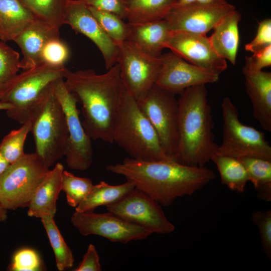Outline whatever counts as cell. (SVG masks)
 <instances>
[{"instance_id": "277c9868", "label": "cell", "mask_w": 271, "mask_h": 271, "mask_svg": "<svg viewBox=\"0 0 271 271\" xmlns=\"http://www.w3.org/2000/svg\"><path fill=\"white\" fill-rule=\"evenodd\" d=\"M29 121L35 144V153L43 165L50 169L64 156L68 137L65 116L55 94L53 83L31 108Z\"/></svg>"}, {"instance_id": "44dd1931", "label": "cell", "mask_w": 271, "mask_h": 271, "mask_svg": "<svg viewBox=\"0 0 271 271\" xmlns=\"http://www.w3.org/2000/svg\"><path fill=\"white\" fill-rule=\"evenodd\" d=\"M63 166L57 163L36 189L28 207V215L41 218L48 215L54 217L56 202L61 190Z\"/></svg>"}, {"instance_id": "7bdbcfd3", "label": "cell", "mask_w": 271, "mask_h": 271, "mask_svg": "<svg viewBox=\"0 0 271 271\" xmlns=\"http://www.w3.org/2000/svg\"><path fill=\"white\" fill-rule=\"evenodd\" d=\"M13 108L11 103L7 102L0 101V110H8Z\"/></svg>"}, {"instance_id": "ee69618b", "label": "cell", "mask_w": 271, "mask_h": 271, "mask_svg": "<svg viewBox=\"0 0 271 271\" xmlns=\"http://www.w3.org/2000/svg\"><path fill=\"white\" fill-rule=\"evenodd\" d=\"M196 0H178L175 6H182L195 2Z\"/></svg>"}, {"instance_id": "4dcf8cb0", "label": "cell", "mask_w": 271, "mask_h": 271, "mask_svg": "<svg viewBox=\"0 0 271 271\" xmlns=\"http://www.w3.org/2000/svg\"><path fill=\"white\" fill-rule=\"evenodd\" d=\"M31 128V124L28 121L23 124L19 129L10 132L0 143V152L10 164L18 161L25 154L24 145Z\"/></svg>"}, {"instance_id": "e0dca14e", "label": "cell", "mask_w": 271, "mask_h": 271, "mask_svg": "<svg viewBox=\"0 0 271 271\" xmlns=\"http://www.w3.org/2000/svg\"><path fill=\"white\" fill-rule=\"evenodd\" d=\"M162 68L156 84L175 94L218 81L219 75L197 67L172 52L162 54Z\"/></svg>"}, {"instance_id": "8fae6325", "label": "cell", "mask_w": 271, "mask_h": 271, "mask_svg": "<svg viewBox=\"0 0 271 271\" xmlns=\"http://www.w3.org/2000/svg\"><path fill=\"white\" fill-rule=\"evenodd\" d=\"M117 46L116 63L121 80L126 90L138 100L156 84L162 68L161 57L151 56L128 41Z\"/></svg>"}, {"instance_id": "d4e9b609", "label": "cell", "mask_w": 271, "mask_h": 271, "mask_svg": "<svg viewBox=\"0 0 271 271\" xmlns=\"http://www.w3.org/2000/svg\"><path fill=\"white\" fill-rule=\"evenodd\" d=\"M128 23L164 20L178 0H125Z\"/></svg>"}, {"instance_id": "7c38bea8", "label": "cell", "mask_w": 271, "mask_h": 271, "mask_svg": "<svg viewBox=\"0 0 271 271\" xmlns=\"http://www.w3.org/2000/svg\"><path fill=\"white\" fill-rule=\"evenodd\" d=\"M106 207L107 212L152 233L167 234L175 230L174 225L168 219L161 206L136 188L121 200Z\"/></svg>"}, {"instance_id": "836d02e7", "label": "cell", "mask_w": 271, "mask_h": 271, "mask_svg": "<svg viewBox=\"0 0 271 271\" xmlns=\"http://www.w3.org/2000/svg\"><path fill=\"white\" fill-rule=\"evenodd\" d=\"M70 56V50L60 37L49 40L44 46L40 55L41 64L53 66H64Z\"/></svg>"}, {"instance_id": "52a82bcc", "label": "cell", "mask_w": 271, "mask_h": 271, "mask_svg": "<svg viewBox=\"0 0 271 271\" xmlns=\"http://www.w3.org/2000/svg\"><path fill=\"white\" fill-rule=\"evenodd\" d=\"M50 170L35 153L25 154L0 176V204L7 210L28 207Z\"/></svg>"}, {"instance_id": "f546056e", "label": "cell", "mask_w": 271, "mask_h": 271, "mask_svg": "<svg viewBox=\"0 0 271 271\" xmlns=\"http://www.w3.org/2000/svg\"><path fill=\"white\" fill-rule=\"evenodd\" d=\"M88 7L103 32L115 45L127 40L129 31L127 22L113 13Z\"/></svg>"}, {"instance_id": "60d3db41", "label": "cell", "mask_w": 271, "mask_h": 271, "mask_svg": "<svg viewBox=\"0 0 271 271\" xmlns=\"http://www.w3.org/2000/svg\"><path fill=\"white\" fill-rule=\"evenodd\" d=\"M10 164L3 157L0 152V176L7 170Z\"/></svg>"}, {"instance_id": "8992f818", "label": "cell", "mask_w": 271, "mask_h": 271, "mask_svg": "<svg viewBox=\"0 0 271 271\" xmlns=\"http://www.w3.org/2000/svg\"><path fill=\"white\" fill-rule=\"evenodd\" d=\"M69 71L65 66L41 63L17 74L0 95V101L13 105L6 110L8 116L22 124L28 121L31 108L44 91L56 80L65 79Z\"/></svg>"}, {"instance_id": "603a6c76", "label": "cell", "mask_w": 271, "mask_h": 271, "mask_svg": "<svg viewBox=\"0 0 271 271\" xmlns=\"http://www.w3.org/2000/svg\"><path fill=\"white\" fill-rule=\"evenodd\" d=\"M34 19L20 0H0V39L14 41Z\"/></svg>"}, {"instance_id": "f6af8a7d", "label": "cell", "mask_w": 271, "mask_h": 271, "mask_svg": "<svg viewBox=\"0 0 271 271\" xmlns=\"http://www.w3.org/2000/svg\"><path fill=\"white\" fill-rule=\"evenodd\" d=\"M223 0H196L195 2L200 4H209L221 2Z\"/></svg>"}, {"instance_id": "ba28073f", "label": "cell", "mask_w": 271, "mask_h": 271, "mask_svg": "<svg viewBox=\"0 0 271 271\" xmlns=\"http://www.w3.org/2000/svg\"><path fill=\"white\" fill-rule=\"evenodd\" d=\"M223 120L222 144L215 154L236 158L253 157L271 160V146L263 132L243 124L237 107L225 97L221 103Z\"/></svg>"}, {"instance_id": "e575fe53", "label": "cell", "mask_w": 271, "mask_h": 271, "mask_svg": "<svg viewBox=\"0 0 271 271\" xmlns=\"http://www.w3.org/2000/svg\"><path fill=\"white\" fill-rule=\"evenodd\" d=\"M253 223L258 227L260 241L267 257H271V210L256 211L252 214Z\"/></svg>"}, {"instance_id": "ffe728a7", "label": "cell", "mask_w": 271, "mask_h": 271, "mask_svg": "<svg viewBox=\"0 0 271 271\" xmlns=\"http://www.w3.org/2000/svg\"><path fill=\"white\" fill-rule=\"evenodd\" d=\"M128 23L129 31L126 41L151 56L161 57L172 31L167 21L164 19L143 23Z\"/></svg>"}, {"instance_id": "d590c367", "label": "cell", "mask_w": 271, "mask_h": 271, "mask_svg": "<svg viewBox=\"0 0 271 271\" xmlns=\"http://www.w3.org/2000/svg\"><path fill=\"white\" fill-rule=\"evenodd\" d=\"M41 266V260L37 253L33 249L24 248L18 251L14 255L9 269L12 271H35Z\"/></svg>"}, {"instance_id": "f35d334b", "label": "cell", "mask_w": 271, "mask_h": 271, "mask_svg": "<svg viewBox=\"0 0 271 271\" xmlns=\"http://www.w3.org/2000/svg\"><path fill=\"white\" fill-rule=\"evenodd\" d=\"M270 65L271 45H269L253 53L250 56H246L243 69L251 71H259Z\"/></svg>"}, {"instance_id": "9c48e42d", "label": "cell", "mask_w": 271, "mask_h": 271, "mask_svg": "<svg viewBox=\"0 0 271 271\" xmlns=\"http://www.w3.org/2000/svg\"><path fill=\"white\" fill-rule=\"evenodd\" d=\"M175 95L155 84L137 100L157 132L163 149L172 160L178 144L179 108Z\"/></svg>"}, {"instance_id": "2e32d148", "label": "cell", "mask_w": 271, "mask_h": 271, "mask_svg": "<svg viewBox=\"0 0 271 271\" xmlns=\"http://www.w3.org/2000/svg\"><path fill=\"white\" fill-rule=\"evenodd\" d=\"M64 24L70 26L75 32L84 35L95 45L102 55L106 69L117 63V45L103 32L83 0L67 1Z\"/></svg>"}, {"instance_id": "5bb4252c", "label": "cell", "mask_w": 271, "mask_h": 271, "mask_svg": "<svg viewBox=\"0 0 271 271\" xmlns=\"http://www.w3.org/2000/svg\"><path fill=\"white\" fill-rule=\"evenodd\" d=\"M235 9L223 0L220 2L203 4H192L175 6L165 20L172 31H182L206 35L226 15Z\"/></svg>"}, {"instance_id": "4316f807", "label": "cell", "mask_w": 271, "mask_h": 271, "mask_svg": "<svg viewBox=\"0 0 271 271\" xmlns=\"http://www.w3.org/2000/svg\"><path fill=\"white\" fill-rule=\"evenodd\" d=\"M243 164L250 181L257 192L258 197L271 201V160L253 157L238 158Z\"/></svg>"}, {"instance_id": "83f0119b", "label": "cell", "mask_w": 271, "mask_h": 271, "mask_svg": "<svg viewBox=\"0 0 271 271\" xmlns=\"http://www.w3.org/2000/svg\"><path fill=\"white\" fill-rule=\"evenodd\" d=\"M36 19L59 29L64 24L68 0H20Z\"/></svg>"}, {"instance_id": "ab89813d", "label": "cell", "mask_w": 271, "mask_h": 271, "mask_svg": "<svg viewBox=\"0 0 271 271\" xmlns=\"http://www.w3.org/2000/svg\"><path fill=\"white\" fill-rule=\"evenodd\" d=\"M101 266L95 246L90 244L83 258L75 271H100Z\"/></svg>"}, {"instance_id": "3957f363", "label": "cell", "mask_w": 271, "mask_h": 271, "mask_svg": "<svg viewBox=\"0 0 271 271\" xmlns=\"http://www.w3.org/2000/svg\"><path fill=\"white\" fill-rule=\"evenodd\" d=\"M205 85L192 86L180 94L178 144L173 158L182 164L204 167L215 154L214 122Z\"/></svg>"}, {"instance_id": "8d00e7d4", "label": "cell", "mask_w": 271, "mask_h": 271, "mask_svg": "<svg viewBox=\"0 0 271 271\" xmlns=\"http://www.w3.org/2000/svg\"><path fill=\"white\" fill-rule=\"evenodd\" d=\"M271 45V19L260 21L254 39L245 45L246 51L254 53L265 47Z\"/></svg>"}, {"instance_id": "74e56055", "label": "cell", "mask_w": 271, "mask_h": 271, "mask_svg": "<svg viewBox=\"0 0 271 271\" xmlns=\"http://www.w3.org/2000/svg\"><path fill=\"white\" fill-rule=\"evenodd\" d=\"M85 4L95 9L108 12L125 20L126 7L125 0H83Z\"/></svg>"}, {"instance_id": "4fadbf2b", "label": "cell", "mask_w": 271, "mask_h": 271, "mask_svg": "<svg viewBox=\"0 0 271 271\" xmlns=\"http://www.w3.org/2000/svg\"><path fill=\"white\" fill-rule=\"evenodd\" d=\"M71 221L83 236L94 234L110 241L127 243L147 238L152 233L109 212L96 213L75 211Z\"/></svg>"}, {"instance_id": "484cf974", "label": "cell", "mask_w": 271, "mask_h": 271, "mask_svg": "<svg viewBox=\"0 0 271 271\" xmlns=\"http://www.w3.org/2000/svg\"><path fill=\"white\" fill-rule=\"evenodd\" d=\"M211 160L217 168L222 184L232 190L244 192L249 179L245 168L238 158L214 154Z\"/></svg>"}, {"instance_id": "5b68a950", "label": "cell", "mask_w": 271, "mask_h": 271, "mask_svg": "<svg viewBox=\"0 0 271 271\" xmlns=\"http://www.w3.org/2000/svg\"><path fill=\"white\" fill-rule=\"evenodd\" d=\"M113 143L131 158L144 161L172 159L166 154L155 128L125 89L113 132Z\"/></svg>"}, {"instance_id": "7a4b0ae2", "label": "cell", "mask_w": 271, "mask_h": 271, "mask_svg": "<svg viewBox=\"0 0 271 271\" xmlns=\"http://www.w3.org/2000/svg\"><path fill=\"white\" fill-rule=\"evenodd\" d=\"M67 89L82 104L83 127L91 140L113 143V132L125 88L116 63L103 74L92 69L69 71Z\"/></svg>"}, {"instance_id": "7402d4cb", "label": "cell", "mask_w": 271, "mask_h": 271, "mask_svg": "<svg viewBox=\"0 0 271 271\" xmlns=\"http://www.w3.org/2000/svg\"><path fill=\"white\" fill-rule=\"evenodd\" d=\"M241 14L236 9L223 18L214 27L213 33L209 37L216 53L221 58L236 63L239 44L238 24Z\"/></svg>"}, {"instance_id": "6da1fadb", "label": "cell", "mask_w": 271, "mask_h": 271, "mask_svg": "<svg viewBox=\"0 0 271 271\" xmlns=\"http://www.w3.org/2000/svg\"><path fill=\"white\" fill-rule=\"evenodd\" d=\"M106 169L124 176L164 206L170 205L177 198L192 195L216 177L205 166H188L172 159L144 161L126 158Z\"/></svg>"}, {"instance_id": "cb8c5ba5", "label": "cell", "mask_w": 271, "mask_h": 271, "mask_svg": "<svg viewBox=\"0 0 271 271\" xmlns=\"http://www.w3.org/2000/svg\"><path fill=\"white\" fill-rule=\"evenodd\" d=\"M134 184L129 181L117 185H110L104 181L93 185L85 199L75 207V211L89 212L100 206L117 202L131 192Z\"/></svg>"}, {"instance_id": "d6a6232c", "label": "cell", "mask_w": 271, "mask_h": 271, "mask_svg": "<svg viewBox=\"0 0 271 271\" xmlns=\"http://www.w3.org/2000/svg\"><path fill=\"white\" fill-rule=\"evenodd\" d=\"M20 61L19 53L0 41V95L18 74Z\"/></svg>"}, {"instance_id": "b9f144b4", "label": "cell", "mask_w": 271, "mask_h": 271, "mask_svg": "<svg viewBox=\"0 0 271 271\" xmlns=\"http://www.w3.org/2000/svg\"><path fill=\"white\" fill-rule=\"evenodd\" d=\"M8 218L7 210L0 204V222L5 221Z\"/></svg>"}, {"instance_id": "30bf717a", "label": "cell", "mask_w": 271, "mask_h": 271, "mask_svg": "<svg viewBox=\"0 0 271 271\" xmlns=\"http://www.w3.org/2000/svg\"><path fill=\"white\" fill-rule=\"evenodd\" d=\"M53 88L63 108L67 125L68 137L64 152L66 163L71 169L86 170L92 163L93 150L92 140L79 118L77 107L79 100L67 89L64 79L55 81Z\"/></svg>"}, {"instance_id": "f1b7e54d", "label": "cell", "mask_w": 271, "mask_h": 271, "mask_svg": "<svg viewBox=\"0 0 271 271\" xmlns=\"http://www.w3.org/2000/svg\"><path fill=\"white\" fill-rule=\"evenodd\" d=\"M41 219L53 248L58 269L62 271L71 267L74 262L72 252L62 236L54 217L45 215Z\"/></svg>"}, {"instance_id": "9a60e30c", "label": "cell", "mask_w": 271, "mask_h": 271, "mask_svg": "<svg viewBox=\"0 0 271 271\" xmlns=\"http://www.w3.org/2000/svg\"><path fill=\"white\" fill-rule=\"evenodd\" d=\"M166 48L189 63L219 75L227 67L226 60L216 53L206 35L172 31Z\"/></svg>"}, {"instance_id": "1f68e13d", "label": "cell", "mask_w": 271, "mask_h": 271, "mask_svg": "<svg viewBox=\"0 0 271 271\" xmlns=\"http://www.w3.org/2000/svg\"><path fill=\"white\" fill-rule=\"evenodd\" d=\"M88 178L77 177L64 170L62 176L61 190L66 195L68 204L76 207L87 196L93 186Z\"/></svg>"}, {"instance_id": "d6986e66", "label": "cell", "mask_w": 271, "mask_h": 271, "mask_svg": "<svg viewBox=\"0 0 271 271\" xmlns=\"http://www.w3.org/2000/svg\"><path fill=\"white\" fill-rule=\"evenodd\" d=\"M252 116L264 130L271 132V73L242 69Z\"/></svg>"}, {"instance_id": "ac0fdd59", "label": "cell", "mask_w": 271, "mask_h": 271, "mask_svg": "<svg viewBox=\"0 0 271 271\" xmlns=\"http://www.w3.org/2000/svg\"><path fill=\"white\" fill-rule=\"evenodd\" d=\"M59 37V28L35 18L13 41L23 54L20 68L25 70L41 64L40 55L46 43Z\"/></svg>"}]
</instances>
